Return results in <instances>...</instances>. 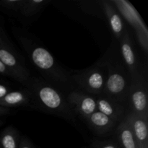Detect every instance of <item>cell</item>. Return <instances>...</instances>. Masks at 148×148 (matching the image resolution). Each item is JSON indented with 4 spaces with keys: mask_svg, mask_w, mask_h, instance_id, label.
<instances>
[{
    "mask_svg": "<svg viewBox=\"0 0 148 148\" xmlns=\"http://www.w3.org/2000/svg\"><path fill=\"white\" fill-rule=\"evenodd\" d=\"M66 99L75 116H79L83 121L98 111L96 97L79 89L69 92L66 95Z\"/></svg>",
    "mask_w": 148,
    "mask_h": 148,
    "instance_id": "8",
    "label": "cell"
},
{
    "mask_svg": "<svg viewBox=\"0 0 148 148\" xmlns=\"http://www.w3.org/2000/svg\"><path fill=\"white\" fill-rule=\"evenodd\" d=\"M84 121L94 134L102 138L114 134L119 124L98 111L93 113Z\"/></svg>",
    "mask_w": 148,
    "mask_h": 148,
    "instance_id": "9",
    "label": "cell"
},
{
    "mask_svg": "<svg viewBox=\"0 0 148 148\" xmlns=\"http://www.w3.org/2000/svg\"><path fill=\"white\" fill-rule=\"evenodd\" d=\"M0 106L4 108L26 107L34 109L33 97L28 89L25 88L20 90H12L0 99Z\"/></svg>",
    "mask_w": 148,
    "mask_h": 148,
    "instance_id": "12",
    "label": "cell"
},
{
    "mask_svg": "<svg viewBox=\"0 0 148 148\" xmlns=\"http://www.w3.org/2000/svg\"><path fill=\"white\" fill-rule=\"evenodd\" d=\"M18 148H36L33 143L30 141L27 138L25 137H21L20 144Z\"/></svg>",
    "mask_w": 148,
    "mask_h": 148,
    "instance_id": "20",
    "label": "cell"
},
{
    "mask_svg": "<svg viewBox=\"0 0 148 148\" xmlns=\"http://www.w3.org/2000/svg\"><path fill=\"white\" fill-rule=\"evenodd\" d=\"M23 0H3L0 1V7L13 14H19Z\"/></svg>",
    "mask_w": 148,
    "mask_h": 148,
    "instance_id": "18",
    "label": "cell"
},
{
    "mask_svg": "<svg viewBox=\"0 0 148 148\" xmlns=\"http://www.w3.org/2000/svg\"><path fill=\"white\" fill-rule=\"evenodd\" d=\"M49 3V0H23L19 14L25 18H32L41 12Z\"/></svg>",
    "mask_w": 148,
    "mask_h": 148,
    "instance_id": "15",
    "label": "cell"
},
{
    "mask_svg": "<svg viewBox=\"0 0 148 148\" xmlns=\"http://www.w3.org/2000/svg\"><path fill=\"white\" fill-rule=\"evenodd\" d=\"M20 139V132L17 129L8 126L0 134V146L1 148H18Z\"/></svg>",
    "mask_w": 148,
    "mask_h": 148,
    "instance_id": "16",
    "label": "cell"
},
{
    "mask_svg": "<svg viewBox=\"0 0 148 148\" xmlns=\"http://www.w3.org/2000/svg\"><path fill=\"white\" fill-rule=\"evenodd\" d=\"M98 111L119 124L124 121L127 112V106L111 99L104 95L96 97Z\"/></svg>",
    "mask_w": 148,
    "mask_h": 148,
    "instance_id": "10",
    "label": "cell"
},
{
    "mask_svg": "<svg viewBox=\"0 0 148 148\" xmlns=\"http://www.w3.org/2000/svg\"><path fill=\"white\" fill-rule=\"evenodd\" d=\"M9 45H12V43H11L4 30L0 25V46H9Z\"/></svg>",
    "mask_w": 148,
    "mask_h": 148,
    "instance_id": "19",
    "label": "cell"
},
{
    "mask_svg": "<svg viewBox=\"0 0 148 148\" xmlns=\"http://www.w3.org/2000/svg\"><path fill=\"white\" fill-rule=\"evenodd\" d=\"M124 120L131 129L139 148H148V121L128 112Z\"/></svg>",
    "mask_w": 148,
    "mask_h": 148,
    "instance_id": "11",
    "label": "cell"
},
{
    "mask_svg": "<svg viewBox=\"0 0 148 148\" xmlns=\"http://www.w3.org/2000/svg\"><path fill=\"white\" fill-rule=\"evenodd\" d=\"M2 124H3V120L0 119V127H1V126L2 125Z\"/></svg>",
    "mask_w": 148,
    "mask_h": 148,
    "instance_id": "24",
    "label": "cell"
},
{
    "mask_svg": "<svg viewBox=\"0 0 148 148\" xmlns=\"http://www.w3.org/2000/svg\"><path fill=\"white\" fill-rule=\"evenodd\" d=\"M69 72L77 89L94 97L102 95L108 75L104 56L90 67Z\"/></svg>",
    "mask_w": 148,
    "mask_h": 148,
    "instance_id": "4",
    "label": "cell"
},
{
    "mask_svg": "<svg viewBox=\"0 0 148 148\" xmlns=\"http://www.w3.org/2000/svg\"><path fill=\"white\" fill-rule=\"evenodd\" d=\"M0 61L12 74L14 80L21 83L25 88L27 86L33 76L13 44L0 46Z\"/></svg>",
    "mask_w": 148,
    "mask_h": 148,
    "instance_id": "7",
    "label": "cell"
},
{
    "mask_svg": "<svg viewBox=\"0 0 148 148\" xmlns=\"http://www.w3.org/2000/svg\"><path fill=\"white\" fill-rule=\"evenodd\" d=\"M25 88L31 92L34 109L56 116L79 130L76 116L68 103L66 96L49 85L40 77H32Z\"/></svg>",
    "mask_w": 148,
    "mask_h": 148,
    "instance_id": "2",
    "label": "cell"
},
{
    "mask_svg": "<svg viewBox=\"0 0 148 148\" xmlns=\"http://www.w3.org/2000/svg\"><path fill=\"white\" fill-rule=\"evenodd\" d=\"M12 91V88L6 85L0 84V99L4 98L8 92Z\"/></svg>",
    "mask_w": 148,
    "mask_h": 148,
    "instance_id": "22",
    "label": "cell"
},
{
    "mask_svg": "<svg viewBox=\"0 0 148 148\" xmlns=\"http://www.w3.org/2000/svg\"><path fill=\"white\" fill-rule=\"evenodd\" d=\"M12 31L32 64L41 75L42 79L66 96L77 89L69 71L65 69L44 46L39 44L31 34L19 28H13Z\"/></svg>",
    "mask_w": 148,
    "mask_h": 148,
    "instance_id": "1",
    "label": "cell"
},
{
    "mask_svg": "<svg viewBox=\"0 0 148 148\" xmlns=\"http://www.w3.org/2000/svg\"><path fill=\"white\" fill-rule=\"evenodd\" d=\"M120 56L128 72L131 82L135 81L145 74L144 68L140 60L133 37L129 29L125 28L120 39Z\"/></svg>",
    "mask_w": 148,
    "mask_h": 148,
    "instance_id": "5",
    "label": "cell"
},
{
    "mask_svg": "<svg viewBox=\"0 0 148 148\" xmlns=\"http://www.w3.org/2000/svg\"><path fill=\"white\" fill-rule=\"evenodd\" d=\"M10 114H11V110H10V108H4V107L0 106V116H7Z\"/></svg>",
    "mask_w": 148,
    "mask_h": 148,
    "instance_id": "23",
    "label": "cell"
},
{
    "mask_svg": "<svg viewBox=\"0 0 148 148\" xmlns=\"http://www.w3.org/2000/svg\"><path fill=\"white\" fill-rule=\"evenodd\" d=\"M115 51L114 46H111L109 51L103 56L106 62L108 75L103 95L127 106L131 80L121 56Z\"/></svg>",
    "mask_w": 148,
    "mask_h": 148,
    "instance_id": "3",
    "label": "cell"
},
{
    "mask_svg": "<svg viewBox=\"0 0 148 148\" xmlns=\"http://www.w3.org/2000/svg\"><path fill=\"white\" fill-rule=\"evenodd\" d=\"M90 148H121V147L114 136V138L95 140L90 145Z\"/></svg>",
    "mask_w": 148,
    "mask_h": 148,
    "instance_id": "17",
    "label": "cell"
},
{
    "mask_svg": "<svg viewBox=\"0 0 148 148\" xmlns=\"http://www.w3.org/2000/svg\"><path fill=\"white\" fill-rule=\"evenodd\" d=\"M102 4L104 12L108 19L111 31L116 39L119 41L120 39L124 35L126 28L122 19H121L120 14H119L116 8L114 5L112 1H103Z\"/></svg>",
    "mask_w": 148,
    "mask_h": 148,
    "instance_id": "13",
    "label": "cell"
},
{
    "mask_svg": "<svg viewBox=\"0 0 148 148\" xmlns=\"http://www.w3.org/2000/svg\"><path fill=\"white\" fill-rule=\"evenodd\" d=\"M114 135L119 141L121 148H139L132 132L125 120L117 125Z\"/></svg>",
    "mask_w": 148,
    "mask_h": 148,
    "instance_id": "14",
    "label": "cell"
},
{
    "mask_svg": "<svg viewBox=\"0 0 148 148\" xmlns=\"http://www.w3.org/2000/svg\"><path fill=\"white\" fill-rule=\"evenodd\" d=\"M127 111L148 121V85L146 75L131 82L127 98Z\"/></svg>",
    "mask_w": 148,
    "mask_h": 148,
    "instance_id": "6",
    "label": "cell"
},
{
    "mask_svg": "<svg viewBox=\"0 0 148 148\" xmlns=\"http://www.w3.org/2000/svg\"><path fill=\"white\" fill-rule=\"evenodd\" d=\"M0 75H4V76L10 77L14 79V77H13L12 74L7 69V68L4 66V64L1 61H0Z\"/></svg>",
    "mask_w": 148,
    "mask_h": 148,
    "instance_id": "21",
    "label": "cell"
}]
</instances>
